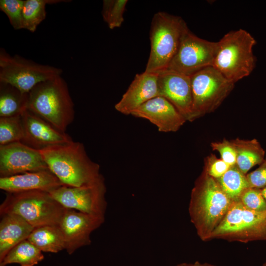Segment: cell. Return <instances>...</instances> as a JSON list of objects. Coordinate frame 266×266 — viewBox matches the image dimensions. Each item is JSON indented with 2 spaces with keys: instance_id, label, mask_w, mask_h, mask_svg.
I'll use <instances>...</instances> for the list:
<instances>
[{
  "instance_id": "21",
  "label": "cell",
  "mask_w": 266,
  "mask_h": 266,
  "mask_svg": "<svg viewBox=\"0 0 266 266\" xmlns=\"http://www.w3.org/2000/svg\"><path fill=\"white\" fill-rule=\"evenodd\" d=\"M28 93L0 82V117L22 115L28 109Z\"/></svg>"
},
{
  "instance_id": "30",
  "label": "cell",
  "mask_w": 266,
  "mask_h": 266,
  "mask_svg": "<svg viewBox=\"0 0 266 266\" xmlns=\"http://www.w3.org/2000/svg\"><path fill=\"white\" fill-rule=\"evenodd\" d=\"M231 166L221 158L213 154L207 156L204 160V170L209 176L218 179L221 177Z\"/></svg>"
},
{
  "instance_id": "1",
  "label": "cell",
  "mask_w": 266,
  "mask_h": 266,
  "mask_svg": "<svg viewBox=\"0 0 266 266\" xmlns=\"http://www.w3.org/2000/svg\"><path fill=\"white\" fill-rule=\"evenodd\" d=\"M232 202L216 179L203 170L192 190L189 205L191 221L201 240H211Z\"/></svg>"
},
{
  "instance_id": "3",
  "label": "cell",
  "mask_w": 266,
  "mask_h": 266,
  "mask_svg": "<svg viewBox=\"0 0 266 266\" xmlns=\"http://www.w3.org/2000/svg\"><path fill=\"white\" fill-rule=\"evenodd\" d=\"M74 106L61 75L37 84L28 93L27 110L63 132L74 120Z\"/></svg>"
},
{
  "instance_id": "27",
  "label": "cell",
  "mask_w": 266,
  "mask_h": 266,
  "mask_svg": "<svg viewBox=\"0 0 266 266\" xmlns=\"http://www.w3.org/2000/svg\"><path fill=\"white\" fill-rule=\"evenodd\" d=\"M127 0H104L101 11L103 20L110 29L120 27L124 22V13Z\"/></svg>"
},
{
  "instance_id": "20",
  "label": "cell",
  "mask_w": 266,
  "mask_h": 266,
  "mask_svg": "<svg viewBox=\"0 0 266 266\" xmlns=\"http://www.w3.org/2000/svg\"><path fill=\"white\" fill-rule=\"evenodd\" d=\"M236 153V166L243 173L265 160V151L257 139L231 140Z\"/></svg>"
},
{
  "instance_id": "13",
  "label": "cell",
  "mask_w": 266,
  "mask_h": 266,
  "mask_svg": "<svg viewBox=\"0 0 266 266\" xmlns=\"http://www.w3.org/2000/svg\"><path fill=\"white\" fill-rule=\"evenodd\" d=\"M49 170L39 150L21 142L0 146V177Z\"/></svg>"
},
{
  "instance_id": "4",
  "label": "cell",
  "mask_w": 266,
  "mask_h": 266,
  "mask_svg": "<svg viewBox=\"0 0 266 266\" xmlns=\"http://www.w3.org/2000/svg\"><path fill=\"white\" fill-rule=\"evenodd\" d=\"M256 42L242 29L227 33L218 41L213 66L234 83L249 76L256 66L253 48Z\"/></svg>"
},
{
  "instance_id": "24",
  "label": "cell",
  "mask_w": 266,
  "mask_h": 266,
  "mask_svg": "<svg viewBox=\"0 0 266 266\" xmlns=\"http://www.w3.org/2000/svg\"><path fill=\"white\" fill-rule=\"evenodd\" d=\"M216 179L224 193L233 201L238 200L243 192L250 187L246 174L235 165Z\"/></svg>"
},
{
  "instance_id": "32",
  "label": "cell",
  "mask_w": 266,
  "mask_h": 266,
  "mask_svg": "<svg viewBox=\"0 0 266 266\" xmlns=\"http://www.w3.org/2000/svg\"><path fill=\"white\" fill-rule=\"evenodd\" d=\"M251 188L262 189L266 187V158L260 166L246 174Z\"/></svg>"
},
{
  "instance_id": "31",
  "label": "cell",
  "mask_w": 266,
  "mask_h": 266,
  "mask_svg": "<svg viewBox=\"0 0 266 266\" xmlns=\"http://www.w3.org/2000/svg\"><path fill=\"white\" fill-rule=\"evenodd\" d=\"M211 147L217 151L221 159L230 166L236 164V153L231 140L224 138L221 141L212 142Z\"/></svg>"
},
{
  "instance_id": "15",
  "label": "cell",
  "mask_w": 266,
  "mask_h": 266,
  "mask_svg": "<svg viewBox=\"0 0 266 266\" xmlns=\"http://www.w3.org/2000/svg\"><path fill=\"white\" fill-rule=\"evenodd\" d=\"M24 137L21 142L40 150L47 147L70 142L73 140L62 132L28 110L21 115Z\"/></svg>"
},
{
  "instance_id": "34",
  "label": "cell",
  "mask_w": 266,
  "mask_h": 266,
  "mask_svg": "<svg viewBox=\"0 0 266 266\" xmlns=\"http://www.w3.org/2000/svg\"><path fill=\"white\" fill-rule=\"evenodd\" d=\"M261 191L264 198L266 200V187L261 189Z\"/></svg>"
},
{
  "instance_id": "8",
  "label": "cell",
  "mask_w": 266,
  "mask_h": 266,
  "mask_svg": "<svg viewBox=\"0 0 266 266\" xmlns=\"http://www.w3.org/2000/svg\"><path fill=\"white\" fill-rule=\"evenodd\" d=\"M190 78L192 121L214 111L231 93L235 84L213 66L202 69Z\"/></svg>"
},
{
  "instance_id": "18",
  "label": "cell",
  "mask_w": 266,
  "mask_h": 266,
  "mask_svg": "<svg viewBox=\"0 0 266 266\" xmlns=\"http://www.w3.org/2000/svg\"><path fill=\"white\" fill-rule=\"evenodd\" d=\"M63 184L50 170L28 172L0 177V189L7 193L32 191L50 192Z\"/></svg>"
},
{
  "instance_id": "33",
  "label": "cell",
  "mask_w": 266,
  "mask_h": 266,
  "mask_svg": "<svg viewBox=\"0 0 266 266\" xmlns=\"http://www.w3.org/2000/svg\"><path fill=\"white\" fill-rule=\"evenodd\" d=\"M174 266H215L208 263H201L196 262L194 263H181Z\"/></svg>"
},
{
  "instance_id": "17",
  "label": "cell",
  "mask_w": 266,
  "mask_h": 266,
  "mask_svg": "<svg viewBox=\"0 0 266 266\" xmlns=\"http://www.w3.org/2000/svg\"><path fill=\"white\" fill-rule=\"evenodd\" d=\"M158 73L144 71L135 75L121 99L115 105L116 110L129 115L139 106L156 97L160 96Z\"/></svg>"
},
{
  "instance_id": "28",
  "label": "cell",
  "mask_w": 266,
  "mask_h": 266,
  "mask_svg": "<svg viewBox=\"0 0 266 266\" xmlns=\"http://www.w3.org/2000/svg\"><path fill=\"white\" fill-rule=\"evenodd\" d=\"M24 0H0V9L8 17L9 22L15 30L24 29L23 8Z\"/></svg>"
},
{
  "instance_id": "16",
  "label": "cell",
  "mask_w": 266,
  "mask_h": 266,
  "mask_svg": "<svg viewBox=\"0 0 266 266\" xmlns=\"http://www.w3.org/2000/svg\"><path fill=\"white\" fill-rule=\"evenodd\" d=\"M131 115L149 120L161 132L177 131L187 121L175 107L167 99L158 96L146 101Z\"/></svg>"
},
{
  "instance_id": "5",
  "label": "cell",
  "mask_w": 266,
  "mask_h": 266,
  "mask_svg": "<svg viewBox=\"0 0 266 266\" xmlns=\"http://www.w3.org/2000/svg\"><path fill=\"white\" fill-rule=\"evenodd\" d=\"M66 209L49 192L32 191L7 193L0 206V214H16L36 228L58 225Z\"/></svg>"
},
{
  "instance_id": "26",
  "label": "cell",
  "mask_w": 266,
  "mask_h": 266,
  "mask_svg": "<svg viewBox=\"0 0 266 266\" xmlns=\"http://www.w3.org/2000/svg\"><path fill=\"white\" fill-rule=\"evenodd\" d=\"M23 137L21 115L0 117V146L21 142Z\"/></svg>"
},
{
  "instance_id": "29",
  "label": "cell",
  "mask_w": 266,
  "mask_h": 266,
  "mask_svg": "<svg viewBox=\"0 0 266 266\" xmlns=\"http://www.w3.org/2000/svg\"><path fill=\"white\" fill-rule=\"evenodd\" d=\"M238 200L248 209L255 211H266V200L261 189L248 188L243 192Z\"/></svg>"
},
{
  "instance_id": "25",
  "label": "cell",
  "mask_w": 266,
  "mask_h": 266,
  "mask_svg": "<svg viewBox=\"0 0 266 266\" xmlns=\"http://www.w3.org/2000/svg\"><path fill=\"white\" fill-rule=\"evenodd\" d=\"M66 0H26L23 8L24 29L34 33L38 26L45 19L46 5Z\"/></svg>"
},
{
  "instance_id": "35",
  "label": "cell",
  "mask_w": 266,
  "mask_h": 266,
  "mask_svg": "<svg viewBox=\"0 0 266 266\" xmlns=\"http://www.w3.org/2000/svg\"><path fill=\"white\" fill-rule=\"evenodd\" d=\"M263 266H266V262L264 264Z\"/></svg>"
},
{
  "instance_id": "14",
  "label": "cell",
  "mask_w": 266,
  "mask_h": 266,
  "mask_svg": "<svg viewBox=\"0 0 266 266\" xmlns=\"http://www.w3.org/2000/svg\"><path fill=\"white\" fill-rule=\"evenodd\" d=\"M158 84L160 96L169 101L186 121H192L190 76L165 70L158 73Z\"/></svg>"
},
{
  "instance_id": "22",
  "label": "cell",
  "mask_w": 266,
  "mask_h": 266,
  "mask_svg": "<svg viewBox=\"0 0 266 266\" xmlns=\"http://www.w3.org/2000/svg\"><path fill=\"white\" fill-rule=\"evenodd\" d=\"M27 239L42 252L56 253L65 249L63 234L58 225L34 228Z\"/></svg>"
},
{
  "instance_id": "11",
  "label": "cell",
  "mask_w": 266,
  "mask_h": 266,
  "mask_svg": "<svg viewBox=\"0 0 266 266\" xmlns=\"http://www.w3.org/2000/svg\"><path fill=\"white\" fill-rule=\"evenodd\" d=\"M106 187L101 176L80 187L63 185L49 194L64 207L93 216L105 217L107 202Z\"/></svg>"
},
{
  "instance_id": "2",
  "label": "cell",
  "mask_w": 266,
  "mask_h": 266,
  "mask_svg": "<svg viewBox=\"0 0 266 266\" xmlns=\"http://www.w3.org/2000/svg\"><path fill=\"white\" fill-rule=\"evenodd\" d=\"M39 151L49 170L63 185L80 187L102 176L100 166L89 158L81 142L73 140Z\"/></svg>"
},
{
  "instance_id": "12",
  "label": "cell",
  "mask_w": 266,
  "mask_h": 266,
  "mask_svg": "<svg viewBox=\"0 0 266 266\" xmlns=\"http://www.w3.org/2000/svg\"><path fill=\"white\" fill-rule=\"evenodd\" d=\"M104 221L105 217L66 208L58 225L64 239L65 249L71 254L78 248L90 245L91 234Z\"/></svg>"
},
{
  "instance_id": "6",
  "label": "cell",
  "mask_w": 266,
  "mask_h": 266,
  "mask_svg": "<svg viewBox=\"0 0 266 266\" xmlns=\"http://www.w3.org/2000/svg\"><path fill=\"white\" fill-rule=\"evenodd\" d=\"M187 26L180 17L161 11L154 14L150 31V52L144 71L158 73L167 69Z\"/></svg>"
},
{
  "instance_id": "7",
  "label": "cell",
  "mask_w": 266,
  "mask_h": 266,
  "mask_svg": "<svg viewBox=\"0 0 266 266\" xmlns=\"http://www.w3.org/2000/svg\"><path fill=\"white\" fill-rule=\"evenodd\" d=\"M246 243L266 240V211H255L233 201L222 222L212 233L211 239Z\"/></svg>"
},
{
  "instance_id": "9",
  "label": "cell",
  "mask_w": 266,
  "mask_h": 266,
  "mask_svg": "<svg viewBox=\"0 0 266 266\" xmlns=\"http://www.w3.org/2000/svg\"><path fill=\"white\" fill-rule=\"evenodd\" d=\"M62 69L42 65L18 55L0 50V82L10 84L28 94L37 84L61 75Z\"/></svg>"
},
{
  "instance_id": "10",
  "label": "cell",
  "mask_w": 266,
  "mask_h": 266,
  "mask_svg": "<svg viewBox=\"0 0 266 266\" xmlns=\"http://www.w3.org/2000/svg\"><path fill=\"white\" fill-rule=\"evenodd\" d=\"M218 41L201 38L184 29L176 54L166 70L191 76L199 71L213 66Z\"/></svg>"
},
{
  "instance_id": "19",
  "label": "cell",
  "mask_w": 266,
  "mask_h": 266,
  "mask_svg": "<svg viewBox=\"0 0 266 266\" xmlns=\"http://www.w3.org/2000/svg\"><path fill=\"white\" fill-rule=\"evenodd\" d=\"M0 222V261L13 247L27 239L34 229L21 217L15 214L1 215Z\"/></svg>"
},
{
  "instance_id": "23",
  "label": "cell",
  "mask_w": 266,
  "mask_h": 266,
  "mask_svg": "<svg viewBox=\"0 0 266 266\" xmlns=\"http://www.w3.org/2000/svg\"><path fill=\"white\" fill-rule=\"evenodd\" d=\"M42 252L27 239L10 250L0 262V265L16 263L20 266H34L44 259Z\"/></svg>"
}]
</instances>
